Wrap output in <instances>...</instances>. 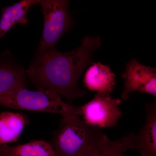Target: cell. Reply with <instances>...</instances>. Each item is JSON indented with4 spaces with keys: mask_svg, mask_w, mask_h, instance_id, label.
Masks as SVG:
<instances>
[{
    "mask_svg": "<svg viewBox=\"0 0 156 156\" xmlns=\"http://www.w3.org/2000/svg\"><path fill=\"white\" fill-rule=\"evenodd\" d=\"M0 154L5 156H55L53 146L44 140H32L16 146L0 147Z\"/></svg>",
    "mask_w": 156,
    "mask_h": 156,
    "instance_id": "7c38bea8",
    "label": "cell"
},
{
    "mask_svg": "<svg viewBox=\"0 0 156 156\" xmlns=\"http://www.w3.org/2000/svg\"><path fill=\"white\" fill-rule=\"evenodd\" d=\"M116 77L108 66L93 62L84 75V86L92 92L110 94L115 89Z\"/></svg>",
    "mask_w": 156,
    "mask_h": 156,
    "instance_id": "ba28073f",
    "label": "cell"
},
{
    "mask_svg": "<svg viewBox=\"0 0 156 156\" xmlns=\"http://www.w3.org/2000/svg\"><path fill=\"white\" fill-rule=\"evenodd\" d=\"M124 81L121 95L122 99L127 100L132 92L145 93L156 96V69L141 64L135 58L127 62L122 75Z\"/></svg>",
    "mask_w": 156,
    "mask_h": 156,
    "instance_id": "8992f818",
    "label": "cell"
},
{
    "mask_svg": "<svg viewBox=\"0 0 156 156\" xmlns=\"http://www.w3.org/2000/svg\"><path fill=\"white\" fill-rule=\"evenodd\" d=\"M120 98H113L110 94L96 93L93 99L80 107L83 121L88 125L99 128H112L122 116Z\"/></svg>",
    "mask_w": 156,
    "mask_h": 156,
    "instance_id": "5b68a950",
    "label": "cell"
},
{
    "mask_svg": "<svg viewBox=\"0 0 156 156\" xmlns=\"http://www.w3.org/2000/svg\"><path fill=\"white\" fill-rule=\"evenodd\" d=\"M126 137L112 140L104 133L88 156H123L129 150Z\"/></svg>",
    "mask_w": 156,
    "mask_h": 156,
    "instance_id": "4fadbf2b",
    "label": "cell"
},
{
    "mask_svg": "<svg viewBox=\"0 0 156 156\" xmlns=\"http://www.w3.org/2000/svg\"><path fill=\"white\" fill-rule=\"evenodd\" d=\"M0 105L17 109L57 113L81 115L80 107L65 103L55 92L44 89L30 91L22 88L0 98Z\"/></svg>",
    "mask_w": 156,
    "mask_h": 156,
    "instance_id": "3957f363",
    "label": "cell"
},
{
    "mask_svg": "<svg viewBox=\"0 0 156 156\" xmlns=\"http://www.w3.org/2000/svg\"><path fill=\"white\" fill-rule=\"evenodd\" d=\"M103 134L101 128L88 125L78 115H62L53 134L55 156H88Z\"/></svg>",
    "mask_w": 156,
    "mask_h": 156,
    "instance_id": "7a4b0ae2",
    "label": "cell"
},
{
    "mask_svg": "<svg viewBox=\"0 0 156 156\" xmlns=\"http://www.w3.org/2000/svg\"><path fill=\"white\" fill-rule=\"evenodd\" d=\"M28 117L21 113L4 112L0 114V147L16 142L26 125Z\"/></svg>",
    "mask_w": 156,
    "mask_h": 156,
    "instance_id": "30bf717a",
    "label": "cell"
},
{
    "mask_svg": "<svg viewBox=\"0 0 156 156\" xmlns=\"http://www.w3.org/2000/svg\"><path fill=\"white\" fill-rule=\"evenodd\" d=\"M44 24L41 42L36 54L55 49L61 37L70 30L73 20L69 11V2L66 0L40 1Z\"/></svg>",
    "mask_w": 156,
    "mask_h": 156,
    "instance_id": "277c9868",
    "label": "cell"
},
{
    "mask_svg": "<svg viewBox=\"0 0 156 156\" xmlns=\"http://www.w3.org/2000/svg\"><path fill=\"white\" fill-rule=\"evenodd\" d=\"M26 73L21 66L8 60L0 61V98L27 87Z\"/></svg>",
    "mask_w": 156,
    "mask_h": 156,
    "instance_id": "9c48e42d",
    "label": "cell"
},
{
    "mask_svg": "<svg viewBox=\"0 0 156 156\" xmlns=\"http://www.w3.org/2000/svg\"><path fill=\"white\" fill-rule=\"evenodd\" d=\"M146 119L144 126L135 134L126 135L129 150H134L141 156H156V103L145 106Z\"/></svg>",
    "mask_w": 156,
    "mask_h": 156,
    "instance_id": "52a82bcc",
    "label": "cell"
},
{
    "mask_svg": "<svg viewBox=\"0 0 156 156\" xmlns=\"http://www.w3.org/2000/svg\"><path fill=\"white\" fill-rule=\"evenodd\" d=\"M0 156H5L3 155L0 154Z\"/></svg>",
    "mask_w": 156,
    "mask_h": 156,
    "instance_id": "5bb4252c",
    "label": "cell"
},
{
    "mask_svg": "<svg viewBox=\"0 0 156 156\" xmlns=\"http://www.w3.org/2000/svg\"><path fill=\"white\" fill-rule=\"evenodd\" d=\"M101 46L100 37L87 36L80 47L67 53L53 49L36 54L26 73L38 89L55 92L71 105L77 98L86 96V91L78 87L79 80L93 63L92 53Z\"/></svg>",
    "mask_w": 156,
    "mask_h": 156,
    "instance_id": "6da1fadb",
    "label": "cell"
},
{
    "mask_svg": "<svg viewBox=\"0 0 156 156\" xmlns=\"http://www.w3.org/2000/svg\"><path fill=\"white\" fill-rule=\"evenodd\" d=\"M41 0H22L12 5L4 8L0 19V39L17 23H28L27 14L32 6L39 4Z\"/></svg>",
    "mask_w": 156,
    "mask_h": 156,
    "instance_id": "8fae6325",
    "label": "cell"
}]
</instances>
